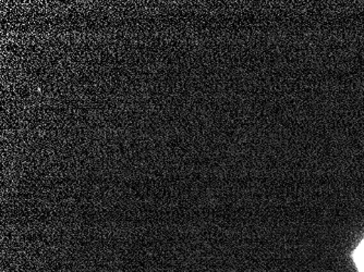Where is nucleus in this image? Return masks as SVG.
Listing matches in <instances>:
<instances>
[{
	"label": "nucleus",
	"instance_id": "obj_1",
	"mask_svg": "<svg viewBox=\"0 0 364 272\" xmlns=\"http://www.w3.org/2000/svg\"><path fill=\"white\" fill-rule=\"evenodd\" d=\"M351 257H353V263H355L358 272H364V237L353 251Z\"/></svg>",
	"mask_w": 364,
	"mask_h": 272
}]
</instances>
